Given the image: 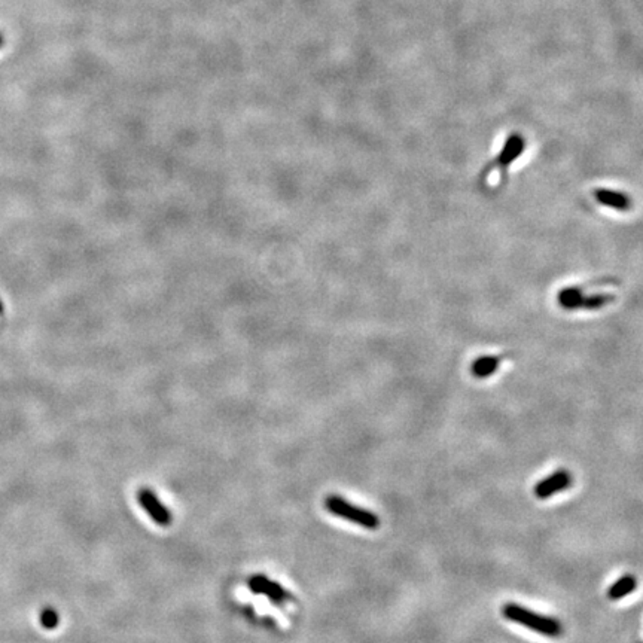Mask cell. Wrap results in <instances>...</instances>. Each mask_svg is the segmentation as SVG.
Instances as JSON below:
<instances>
[{
	"instance_id": "cell-1",
	"label": "cell",
	"mask_w": 643,
	"mask_h": 643,
	"mask_svg": "<svg viewBox=\"0 0 643 643\" xmlns=\"http://www.w3.org/2000/svg\"><path fill=\"white\" fill-rule=\"evenodd\" d=\"M502 615L511 622L523 625L534 633H539L551 639H557L563 634V625L560 621L553 617L538 614V612H533L518 603H505L502 608Z\"/></svg>"
},
{
	"instance_id": "cell-2",
	"label": "cell",
	"mask_w": 643,
	"mask_h": 643,
	"mask_svg": "<svg viewBox=\"0 0 643 643\" xmlns=\"http://www.w3.org/2000/svg\"><path fill=\"white\" fill-rule=\"evenodd\" d=\"M325 508L335 517L347 520L363 529L377 530L380 527V518L370 510H365L350 503L339 495H329L325 499Z\"/></svg>"
},
{
	"instance_id": "cell-3",
	"label": "cell",
	"mask_w": 643,
	"mask_h": 643,
	"mask_svg": "<svg viewBox=\"0 0 643 643\" xmlns=\"http://www.w3.org/2000/svg\"><path fill=\"white\" fill-rule=\"evenodd\" d=\"M615 299V295L594 294L586 295L583 286L564 287L557 294V301L564 310H599Z\"/></svg>"
},
{
	"instance_id": "cell-4",
	"label": "cell",
	"mask_w": 643,
	"mask_h": 643,
	"mask_svg": "<svg viewBox=\"0 0 643 643\" xmlns=\"http://www.w3.org/2000/svg\"><path fill=\"white\" fill-rule=\"evenodd\" d=\"M524 148H526V141L523 139V137L520 134H511L507 139V142H505L498 157L493 161H490L488 164L484 165L483 172L480 175V179L484 180L488 173H492L495 168H498V170L502 173V179L507 180L508 167L523 154Z\"/></svg>"
},
{
	"instance_id": "cell-5",
	"label": "cell",
	"mask_w": 643,
	"mask_h": 643,
	"mask_svg": "<svg viewBox=\"0 0 643 643\" xmlns=\"http://www.w3.org/2000/svg\"><path fill=\"white\" fill-rule=\"evenodd\" d=\"M248 587L253 594L265 595L267 599L275 605H282L287 600H294L292 593L283 588L277 581H273L264 575H253L248 581Z\"/></svg>"
},
{
	"instance_id": "cell-6",
	"label": "cell",
	"mask_w": 643,
	"mask_h": 643,
	"mask_svg": "<svg viewBox=\"0 0 643 643\" xmlns=\"http://www.w3.org/2000/svg\"><path fill=\"white\" fill-rule=\"evenodd\" d=\"M137 500L141 507L148 512V515L154 520L160 526H170L173 522L172 511L160 500L155 492H152L149 487H142L137 493Z\"/></svg>"
},
{
	"instance_id": "cell-7",
	"label": "cell",
	"mask_w": 643,
	"mask_h": 643,
	"mask_svg": "<svg viewBox=\"0 0 643 643\" xmlns=\"http://www.w3.org/2000/svg\"><path fill=\"white\" fill-rule=\"evenodd\" d=\"M572 483H573V478L571 476V472L566 469H559L536 484L533 488V493L536 498L544 500V499H548L560 492H564V490L568 488Z\"/></svg>"
},
{
	"instance_id": "cell-8",
	"label": "cell",
	"mask_w": 643,
	"mask_h": 643,
	"mask_svg": "<svg viewBox=\"0 0 643 643\" xmlns=\"http://www.w3.org/2000/svg\"><path fill=\"white\" fill-rule=\"evenodd\" d=\"M593 194H594L595 200L599 202V204H602V206L615 209V210H621V211L630 210V207H632V202H630V198L627 194L617 192V191H612V189H603V188L594 189Z\"/></svg>"
},
{
	"instance_id": "cell-9",
	"label": "cell",
	"mask_w": 643,
	"mask_h": 643,
	"mask_svg": "<svg viewBox=\"0 0 643 643\" xmlns=\"http://www.w3.org/2000/svg\"><path fill=\"white\" fill-rule=\"evenodd\" d=\"M503 356H481L480 359H476L471 365V374L476 378H487L492 377L502 362Z\"/></svg>"
},
{
	"instance_id": "cell-10",
	"label": "cell",
	"mask_w": 643,
	"mask_h": 643,
	"mask_svg": "<svg viewBox=\"0 0 643 643\" xmlns=\"http://www.w3.org/2000/svg\"><path fill=\"white\" fill-rule=\"evenodd\" d=\"M637 588V579L633 575H624L617 579L608 590V597L610 600L624 599L627 594L633 593Z\"/></svg>"
},
{
	"instance_id": "cell-11",
	"label": "cell",
	"mask_w": 643,
	"mask_h": 643,
	"mask_svg": "<svg viewBox=\"0 0 643 643\" xmlns=\"http://www.w3.org/2000/svg\"><path fill=\"white\" fill-rule=\"evenodd\" d=\"M60 622V618H58V614H57V610L53 609V608H45L42 610V614H40V624L45 627V629H48V630H53L55 629V627L58 625Z\"/></svg>"
},
{
	"instance_id": "cell-12",
	"label": "cell",
	"mask_w": 643,
	"mask_h": 643,
	"mask_svg": "<svg viewBox=\"0 0 643 643\" xmlns=\"http://www.w3.org/2000/svg\"><path fill=\"white\" fill-rule=\"evenodd\" d=\"M2 42H4V38H2V35H0V45H2Z\"/></svg>"
}]
</instances>
